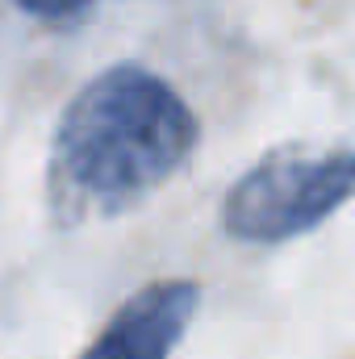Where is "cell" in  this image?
<instances>
[{"instance_id": "obj_1", "label": "cell", "mask_w": 355, "mask_h": 359, "mask_svg": "<svg viewBox=\"0 0 355 359\" xmlns=\"http://www.w3.org/2000/svg\"><path fill=\"white\" fill-rule=\"evenodd\" d=\"M196 117L163 76L117 63L72 96L51 151V213L63 226L117 217L184 168Z\"/></svg>"}, {"instance_id": "obj_2", "label": "cell", "mask_w": 355, "mask_h": 359, "mask_svg": "<svg viewBox=\"0 0 355 359\" xmlns=\"http://www.w3.org/2000/svg\"><path fill=\"white\" fill-rule=\"evenodd\" d=\"M355 196V142L301 155L293 147L267 151L264 159L243 172V180L222 201V226L243 243H288L322 226Z\"/></svg>"}, {"instance_id": "obj_3", "label": "cell", "mask_w": 355, "mask_h": 359, "mask_svg": "<svg viewBox=\"0 0 355 359\" xmlns=\"http://www.w3.org/2000/svg\"><path fill=\"white\" fill-rule=\"evenodd\" d=\"M196 309H201L196 280H155L138 288L105 322V330L80 351V359H172Z\"/></svg>"}, {"instance_id": "obj_4", "label": "cell", "mask_w": 355, "mask_h": 359, "mask_svg": "<svg viewBox=\"0 0 355 359\" xmlns=\"http://www.w3.org/2000/svg\"><path fill=\"white\" fill-rule=\"evenodd\" d=\"M21 13H29V17H38V21H51V25H59V21H72V17H80L84 8H92L96 0H13Z\"/></svg>"}]
</instances>
